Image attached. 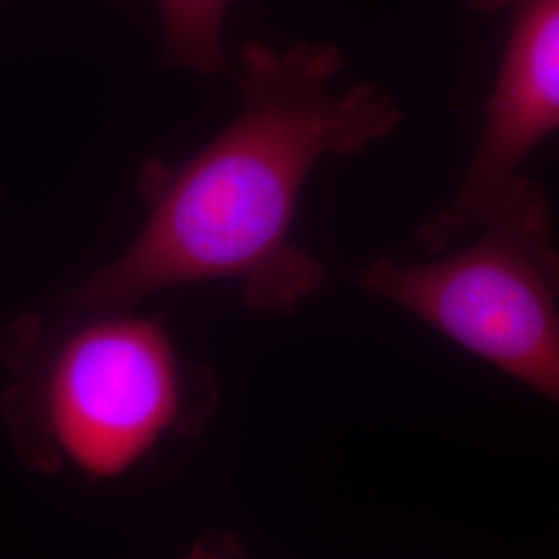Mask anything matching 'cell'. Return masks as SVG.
<instances>
[{"label": "cell", "instance_id": "cell-5", "mask_svg": "<svg viewBox=\"0 0 559 559\" xmlns=\"http://www.w3.org/2000/svg\"><path fill=\"white\" fill-rule=\"evenodd\" d=\"M228 4L230 0H158L164 67L235 78L222 46V23Z\"/></svg>", "mask_w": 559, "mask_h": 559}, {"label": "cell", "instance_id": "cell-3", "mask_svg": "<svg viewBox=\"0 0 559 559\" xmlns=\"http://www.w3.org/2000/svg\"><path fill=\"white\" fill-rule=\"evenodd\" d=\"M459 253L378 258L359 286L559 404V249L545 189L519 175Z\"/></svg>", "mask_w": 559, "mask_h": 559}, {"label": "cell", "instance_id": "cell-1", "mask_svg": "<svg viewBox=\"0 0 559 559\" xmlns=\"http://www.w3.org/2000/svg\"><path fill=\"white\" fill-rule=\"evenodd\" d=\"M342 69L332 41L245 44L239 117L189 160L143 164L138 237L57 302L133 309L168 288L230 280L249 309L288 316L320 293L323 263L293 242L302 187L323 158L359 154L402 120L380 85L338 90Z\"/></svg>", "mask_w": 559, "mask_h": 559}, {"label": "cell", "instance_id": "cell-2", "mask_svg": "<svg viewBox=\"0 0 559 559\" xmlns=\"http://www.w3.org/2000/svg\"><path fill=\"white\" fill-rule=\"evenodd\" d=\"M57 307L0 334L13 376L0 415L29 471L117 479L168 433H193L207 420L214 383L182 360L158 318Z\"/></svg>", "mask_w": 559, "mask_h": 559}, {"label": "cell", "instance_id": "cell-4", "mask_svg": "<svg viewBox=\"0 0 559 559\" xmlns=\"http://www.w3.org/2000/svg\"><path fill=\"white\" fill-rule=\"evenodd\" d=\"M477 13H503L508 34L485 104L475 154L450 203L417 228L427 253H441L479 228L524 160L559 131V0H464Z\"/></svg>", "mask_w": 559, "mask_h": 559}]
</instances>
